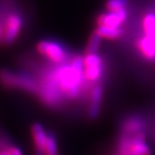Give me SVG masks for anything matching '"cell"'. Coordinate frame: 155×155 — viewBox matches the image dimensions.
<instances>
[{
	"instance_id": "6da1fadb",
	"label": "cell",
	"mask_w": 155,
	"mask_h": 155,
	"mask_svg": "<svg viewBox=\"0 0 155 155\" xmlns=\"http://www.w3.org/2000/svg\"><path fill=\"white\" fill-rule=\"evenodd\" d=\"M42 75L57 87L65 101L76 100L89 91L84 80L81 54H72L68 61L54 64L52 68L44 70Z\"/></svg>"
},
{
	"instance_id": "7a4b0ae2",
	"label": "cell",
	"mask_w": 155,
	"mask_h": 155,
	"mask_svg": "<svg viewBox=\"0 0 155 155\" xmlns=\"http://www.w3.org/2000/svg\"><path fill=\"white\" fill-rule=\"evenodd\" d=\"M0 84L8 89L21 90L30 94H37L38 82L35 78L23 72H15L9 69H0Z\"/></svg>"
},
{
	"instance_id": "3957f363",
	"label": "cell",
	"mask_w": 155,
	"mask_h": 155,
	"mask_svg": "<svg viewBox=\"0 0 155 155\" xmlns=\"http://www.w3.org/2000/svg\"><path fill=\"white\" fill-rule=\"evenodd\" d=\"M105 60L98 52L87 53L83 56V75L88 89L100 84L105 74Z\"/></svg>"
},
{
	"instance_id": "277c9868",
	"label": "cell",
	"mask_w": 155,
	"mask_h": 155,
	"mask_svg": "<svg viewBox=\"0 0 155 155\" xmlns=\"http://www.w3.org/2000/svg\"><path fill=\"white\" fill-rule=\"evenodd\" d=\"M36 49L41 56L54 64L68 61L72 55L63 43L54 39H42L38 41Z\"/></svg>"
},
{
	"instance_id": "5b68a950",
	"label": "cell",
	"mask_w": 155,
	"mask_h": 155,
	"mask_svg": "<svg viewBox=\"0 0 155 155\" xmlns=\"http://www.w3.org/2000/svg\"><path fill=\"white\" fill-rule=\"evenodd\" d=\"M24 26V19L21 15L16 12H9L4 20L2 25L3 37L2 41L6 45H10L15 42L20 36Z\"/></svg>"
},
{
	"instance_id": "8992f818",
	"label": "cell",
	"mask_w": 155,
	"mask_h": 155,
	"mask_svg": "<svg viewBox=\"0 0 155 155\" xmlns=\"http://www.w3.org/2000/svg\"><path fill=\"white\" fill-rule=\"evenodd\" d=\"M127 8L118 12H107L98 15L96 18V25H106L110 27H121L127 21Z\"/></svg>"
},
{
	"instance_id": "52a82bcc",
	"label": "cell",
	"mask_w": 155,
	"mask_h": 155,
	"mask_svg": "<svg viewBox=\"0 0 155 155\" xmlns=\"http://www.w3.org/2000/svg\"><path fill=\"white\" fill-rule=\"evenodd\" d=\"M104 89L101 84L94 85L90 91L89 107H88V116L92 120H95L101 109V104L103 101Z\"/></svg>"
},
{
	"instance_id": "ba28073f",
	"label": "cell",
	"mask_w": 155,
	"mask_h": 155,
	"mask_svg": "<svg viewBox=\"0 0 155 155\" xmlns=\"http://www.w3.org/2000/svg\"><path fill=\"white\" fill-rule=\"evenodd\" d=\"M31 133L36 147V155H45V146L48 137L45 129L40 124L36 123L31 127Z\"/></svg>"
},
{
	"instance_id": "9c48e42d",
	"label": "cell",
	"mask_w": 155,
	"mask_h": 155,
	"mask_svg": "<svg viewBox=\"0 0 155 155\" xmlns=\"http://www.w3.org/2000/svg\"><path fill=\"white\" fill-rule=\"evenodd\" d=\"M141 36L155 43V9H150L143 14L141 19Z\"/></svg>"
},
{
	"instance_id": "30bf717a",
	"label": "cell",
	"mask_w": 155,
	"mask_h": 155,
	"mask_svg": "<svg viewBox=\"0 0 155 155\" xmlns=\"http://www.w3.org/2000/svg\"><path fill=\"white\" fill-rule=\"evenodd\" d=\"M146 124L144 120L139 116H131L127 118L123 124V134L135 135L142 132L145 128Z\"/></svg>"
},
{
	"instance_id": "8fae6325",
	"label": "cell",
	"mask_w": 155,
	"mask_h": 155,
	"mask_svg": "<svg viewBox=\"0 0 155 155\" xmlns=\"http://www.w3.org/2000/svg\"><path fill=\"white\" fill-rule=\"evenodd\" d=\"M94 32L102 39L115 40L120 38L124 34L123 27H110L106 25H96Z\"/></svg>"
},
{
	"instance_id": "7c38bea8",
	"label": "cell",
	"mask_w": 155,
	"mask_h": 155,
	"mask_svg": "<svg viewBox=\"0 0 155 155\" xmlns=\"http://www.w3.org/2000/svg\"><path fill=\"white\" fill-rule=\"evenodd\" d=\"M101 42H102V38L94 31L91 34L89 40H88V43L86 45L85 54H87V53H97L99 51V48H100V46H101Z\"/></svg>"
},
{
	"instance_id": "4fadbf2b",
	"label": "cell",
	"mask_w": 155,
	"mask_h": 155,
	"mask_svg": "<svg viewBox=\"0 0 155 155\" xmlns=\"http://www.w3.org/2000/svg\"><path fill=\"white\" fill-rule=\"evenodd\" d=\"M45 155H59L57 149V142L54 135L50 133L48 134L46 146H45Z\"/></svg>"
},
{
	"instance_id": "5bb4252c",
	"label": "cell",
	"mask_w": 155,
	"mask_h": 155,
	"mask_svg": "<svg viewBox=\"0 0 155 155\" xmlns=\"http://www.w3.org/2000/svg\"><path fill=\"white\" fill-rule=\"evenodd\" d=\"M128 0H107L106 8L107 12H118L120 9L127 8Z\"/></svg>"
},
{
	"instance_id": "9a60e30c",
	"label": "cell",
	"mask_w": 155,
	"mask_h": 155,
	"mask_svg": "<svg viewBox=\"0 0 155 155\" xmlns=\"http://www.w3.org/2000/svg\"><path fill=\"white\" fill-rule=\"evenodd\" d=\"M8 155H23V151H21L18 147H9L8 149Z\"/></svg>"
},
{
	"instance_id": "2e32d148",
	"label": "cell",
	"mask_w": 155,
	"mask_h": 155,
	"mask_svg": "<svg viewBox=\"0 0 155 155\" xmlns=\"http://www.w3.org/2000/svg\"><path fill=\"white\" fill-rule=\"evenodd\" d=\"M2 37H3V29H2V24L0 23V42L2 41Z\"/></svg>"
},
{
	"instance_id": "e0dca14e",
	"label": "cell",
	"mask_w": 155,
	"mask_h": 155,
	"mask_svg": "<svg viewBox=\"0 0 155 155\" xmlns=\"http://www.w3.org/2000/svg\"><path fill=\"white\" fill-rule=\"evenodd\" d=\"M0 155H8V149L7 150H0Z\"/></svg>"
}]
</instances>
